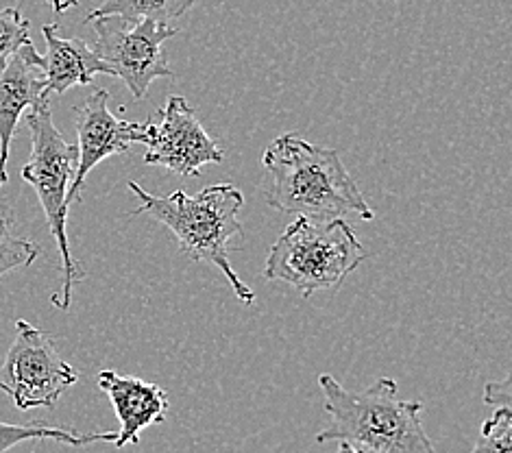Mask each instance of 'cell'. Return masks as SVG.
<instances>
[{
	"mask_svg": "<svg viewBox=\"0 0 512 453\" xmlns=\"http://www.w3.org/2000/svg\"><path fill=\"white\" fill-rule=\"evenodd\" d=\"M29 27V20L24 18L18 9H0V70L7 66V61L20 46L31 42Z\"/></svg>",
	"mask_w": 512,
	"mask_h": 453,
	"instance_id": "cell-17",
	"label": "cell"
},
{
	"mask_svg": "<svg viewBox=\"0 0 512 453\" xmlns=\"http://www.w3.org/2000/svg\"><path fill=\"white\" fill-rule=\"evenodd\" d=\"M46 92L66 94L77 85H92L96 75L112 77V70L79 38H62L57 24H44Z\"/></svg>",
	"mask_w": 512,
	"mask_h": 453,
	"instance_id": "cell-12",
	"label": "cell"
},
{
	"mask_svg": "<svg viewBox=\"0 0 512 453\" xmlns=\"http://www.w3.org/2000/svg\"><path fill=\"white\" fill-rule=\"evenodd\" d=\"M129 190L140 199V207L133 216L149 214L157 223L168 227L175 234L179 249L190 260L216 266L242 303L251 305L255 301V292L238 277L229 262L231 240L242 238L245 231L240 220L245 197L236 186L216 183L201 190L199 197H188L184 190L157 197L136 181H129Z\"/></svg>",
	"mask_w": 512,
	"mask_h": 453,
	"instance_id": "cell-3",
	"label": "cell"
},
{
	"mask_svg": "<svg viewBox=\"0 0 512 453\" xmlns=\"http://www.w3.org/2000/svg\"><path fill=\"white\" fill-rule=\"evenodd\" d=\"M109 94L107 90H94L88 99L75 107V129H77V168L72 177L66 207L81 201V188L85 177L90 175L94 166H99L103 159L127 153L133 144H146L151 138L153 122H131L120 120L109 112Z\"/></svg>",
	"mask_w": 512,
	"mask_h": 453,
	"instance_id": "cell-8",
	"label": "cell"
},
{
	"mask_svg": "<svg viewBox=\"0 0 512 453\" xmlns=\"http://www.w3.org/2000/svg\"><path fill=\"white\" fill-rule=\"evenodd\" d=\"M27 127L31 131V159L22 168V179L33 186L42 203L48 229L57 242L64 266L62 290L53 295V305L59 310H68L72 303V288L85 277L83 268L72 257L68 231H66V194L77 168V144L66 142L53 122L51 99H44L27 114Z\"/></svg>",
	"mask_w": 512,
	"mask_h": 453,
	"instance_id": "cell-5",
	"label": "cell"
},
{
	"mask_svg": "<svg viewBox=\"0 0 512 453\" xmlns=\"http://www.w3.org/2000/svg\"><path fill=\"white\" fill-rule=\"evenodd\" d=\"M44 99H51V94L46 92L44 57L33 42H27L0 70V186H5L9 179V149L20 116L24 109L35 107Z\"/></svg>",
	"mask_w": 512,
	"mask_h": 453,
	"instance_id": "cell-10",
	"label": "cell"
},
{
	"mask_svg": "<svg viewBox=\"0 0 512 453\" xmlns=\"http://www.w3.org/2000/svg\"><path fill=\"white\" fill-rule=\"evenodd\" d=\"M27 440H57V443L85 447L92 443H114L116 432H90L81 434L77 430H66V427H48L42 423L31 425H11L0 421V453H7L20 443Z\"/></svg>",
	"mask_w": 512,
	"mask_h": 453,
	"instance_id": "cell-13",
	"label": "cell"
},
{
	"mask_svg": "<svg viewBox=\"0 0 512 453\" xmlns=\"http://www.w3.org/2000/svg\"><path fill=\"white\" fill-rule=\"evenodd\" d=\"M96 382L112 401L120 421V430L114 440L118 449L138 445L140 434L146 427L166 419L170 401L162 386L144 382L138 377H123L114 371H101Z\"/></svg>",
	"mask_w": 512,
	"mask_h": 453,
	"instance_id": "cell-11",
	"label": "cell"
},
{
	"mask_svg": "<svg viewBox=\"0 0 512 453\" xmlns=\"http://www.w3.org/2000/svg\"><path fill=\"white\" fill-rule=\"evenodd\" d=\"M194 0H103V3L90 11L85 24L94 18L118 16L127 22H138L151 18L157 22H168L188 14Z\"/></svg>",
	"mask_w": 512,
	"mask_h": 453,
	"instance_id": "cell-14",
	"label": "cell"
},
{
	"mask_svg": "<svg viewBox=\"0 0 512 453\" xmlns=\"http://www.w3.org/2000/svg\"><path fill=\"white\" fill-rule=\"evenodd\" d=\"M367 251L345 218L310 220L299 216L279 236L266 257L264 279L284 281L310 299L336 290L364 262Z\"/></svg>",
	"mask_w": 512,
	"mask_h": 453,
	"instance_id": "cell-4",
	"label": "cell"
},
{
	"mask_svg": "<svg viewBox=\"0 0 512 453\" xmlns=\"http://www.w3.org/2000/svg\"><path fill=\"white\" fill-rule=\"evenodd\" d=\"M329 425L316 443H347L362 453H436L421 423L423 403L401 401L397 382L380 377L364 393H349L332 375H319Z\"/></svg>",
	"mask_w": 512,
	"mask_h": 453,
	"instance_id": "cell-2",
	"label": "cell"
},
{
	"mask_svg": "<svg viewBox=\"0 0 512 453\" xmlns=\"http://www.w3.org/2000/svg\"><path fill=\"white\" fill-rule=\"evenodd\" d=\"M77 379V371L59 355L51 336L22 318L16 321V340L7 351L0 390L18 410L53 408Z\"/></svg>",
	"mask_w": 512,
	"mask_h": 453,
	"instance_id": "cell-7",
	"label": "cell"
},
{
	"mask_svg": "<svg viewBox=\"0 0 512 453\" xmlns=\"http://www.w3.org/2000/svg\"><path fill=\"white\" fill-rule=\"evenodd\" d=\"M471 453H512V410L497 408L489 421H484L480 440Z\"/></svg>",
	"mask_w": 512,
	"mask_h": 453,
	"instance_id": "cell-16",
	"label": "cell"
},
{
	"mask_svg": "<svg viewBox=\"0 0 512 453\" xmlns=\"http://www.w3.org/2000/svg\"><path fill=\"white\" fill-rule=\"evenodd\" d=\"M510 377H506L504 382H491L484 390V403L497 408H510Z\"/></svg>",
	"mask_w": 512,
	"mask_h": 453,
	"instance_id": "cell-18",
	"label": "cell"
},
{
	"mask_svg": "<svg viewBox=\"0 0 512 453\" xmlns=\"http://www.w3.org/2000/svg\"><path fill=\"white\" fill-rule=\"evenodd\" d=\"M153 122V120H151ZM149 151L144 162L149 166H164L179 177H194L207 164H221L225 153L214 138L207 136L194 109L184 96H170L153 122Z\"/></svg>",
	"mask_w": 512,
	"mask_h": 453,
	"instance_id": "cell-9",
	"label": "cell"
},
{
	"mask_svg": "<svg viewBox=\"0 0 512 453\" xmlns=\"http://www.w3.org/2000/svg\"><path fill=\"white\" fill-rule=\"evenodd\" d=\"M40 255V247L27 238H18L11 231L9 216L0 210V277L16 271V268H27Z\"/></svg>",
	"mask_w": 512,
	"mask_h": 453,
	"instance_id": "cell-15",
	"label": "cell"
},
{
	"mask_svg": "<svg viewBox=\"0 0 512 453\" xmlns=\"http://www.w3.org/2000/svg\"><path fill=\"white\" fill-rule=\"evenodd\" d=\"M96 46L99 55L112 70V77L123 79L133 99H144L155 79H170L173 70L168 66L164 42L179 35L166 22L144 18L127 22L118 16L94 18Z\"/></svg>",
	"mask_w": 512,
	"mask_h": 453,
	"instance_id": "cell-6",
	"label": "cell"
},
{
	"mask_svg": "<svg viewBox=\"0 0 512 453\" xmlns=\"http://www.w3.org/2000/svg\"><path fill=\"white\" fill-rule=\"evenodd\" d=\"M262 162L273 179L266 194L273 210L310 220L345 216L373 220L375 212L338 151L316 146L297 133H284L264 151Z\"/></svg>",
	"mask_w": 512,
	"mask_h": 453,
	"instance_id": "cell-1",
	"label": "cell"
},
{
	"mask_svg": "<svg viewBox=\"0 0 512 453\" xmlns=\"http://www.w3.org/2000/svg\"><path fill=\"white\" fill-rule=\"evenodd\" d=\"M42 3L51 5L55 14H66L68 9H72V7H77V5H79V0H42Z\"/></svg>",
	"mask_w": 512,
	"mask_h": 453,
	"instance_id": "cell-19",
	"label": "cell"
},
{
	"mask_svg": "<svg viewBox=\"0 0 512 453\" xmlns=\"http://www.w3.org/2000/svg\"><path fill=\"white\" fill-rule=\"evenodd\" d=\"M336 453H362V451H358L356 447H351V445H347V443H340Z\"/></svg>",
	"mask_w": 512,
	"mask_h": 453,
	"instance_id": "cell-20",
	"label": "cell"
}]
</instances>
